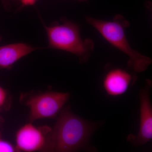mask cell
<instances>
[{"label":"cell","mask_w":152,"mask_h":152,"mask_svg":"<svg viewBox=\"0 0 152 152\" xmlns=\"http://www.w3.org/2000/svg\"><path fill=\"white\" fill-rule=\"evenodd\" d=\"M57 117L56 123L51 132L50 151L93 150L90 141L100 123L84 119L73 113L69 107L62 109Z\"/></svg>","instance_id":"obj_1"},{"label":"cell","mask_w":152,"mask_h":152,"mask_svg":"<svg viewBox=\"0 0 152 152\" xmlns=\"http://www.w3.org/2000/svg\"><path fill=\"white\" fill-rule=\"evenodd\" d=\"M86 19L106 40L128 56V66L133 70L137 72H142L151 64V58L131 48L125 33V28L129 26V23L121 15H117L113 20L110 21L90 17H87Z\"/></svg>","instance_id":"obj_2"},{"label":"cell","mask_w":152,"mask_h":152,"mask_svg":"<svg viewBox=\"0 0 152 152\" xmlns=\"http://www.w3.org/2000/svg\"><path fill=\"white\" fill-rule=\"evenodd\" d=\"M49 42V47L69 52L78 57L81 63L86 62L94 48L91 39L83 40L78 26L68 21L50 26H45Z\"/></svg>","instance_id":"obj_3"},{"label":"cell","mask_w":152,"mask_h":152,"mask_svg":"<svg viewBox=\"0 0 152 152\" xmlns=\"http://www.w3.org/2000/svg\"><path fill=\"white\" fill-rule=\"evenodd\" d=\"M69 97V93L53 91L31 97L26 102L30 109V121L58 116Z\"/></svg>","instance_id":"obj_4"},{"label":"cell","mask_w":152,"mask_h":152,"mask_svg":"<svg viewBox=\"0 0 152 152\" xmlns=\"http://www.w3.org/2000/svg\"><path fill=\"white\" fill-rule=\"evenodd\" d=\"M51 131L49 127H37L31 123L23 125L16 133L17 151H49Z\"/></svg>","instance_id":"obj_5"},{"label":"cell","mask_w":152,"mask_h":152,"mask_svg":"<svg viewBox=\"0 0 152 152\" xmlns=\"http://www.w3.org/2000/svg\"><path fill=\"white\" fill-rule=\"evenodd\" d=\"M152 81L147 80L139 93L140 100V125L137 135L130 134L127 140L135 146L147 143L152 138V106L150 95Z\"/></svg>","instance_id":"obj_6"},{"label":"cell","mask_w":152,"mask_h":152,"mask_svg":"<svg viewBox=\"0 0 152 152\" xmlns=\"http://www.w3.org/2000/svg\"><path fill=\"white\" fill-rule=\"evenodd\" d=\"M136 80L126 71L116 68L106 74L103 80V86L109 96H118L125 94Z\"/></svg>","instance_id":"obj_7"},{"label":"cell","mask_w":152,"mask_h":152,"mask_svg":"<svg viewBox=\"0 0 152 152\" xmlns=\"http://www.w3.org/2000/svg\"><path fill=\"white\" fill-rule=\"evenodd\" d=\"M37 49L23 43L0 46V68H11L17 61Z\"/></svg>","instance_id":"obj_8"},{"label":"cell","mask_w":152,"mask_h":152,"mask_svg":"<svg viewBox=\"0 0 152 152\" xmlns=\"http://www.w3.org/2000/svg\"><path fill=\"white\" fill-rule=\"evenodd\" d=\"M17 152L15 147L7 141L3 140L0 133V152Z\"/></svg>","instance_id":"obj_9"},{"label":"cell","mask_w":152,"mask_h":152,"mask_svg":"<svg viewBox=\"0 0 152 152\" xmlns=\"http://www.w3.org/2000/svg\"><path fill=\"white\" fill-rule=\"evenodd\" d=\"M7 99V93L5 90L0 86V108L4 106Z\"/></svg>","instance_id":"obj_10"},{"label":"cell","mask_w":152,"mask_h":152,"mask_svg":"<svg viewBox=\"0 0 152 152\" xmlns=\"http://www.w3.org/2000/svg\"><path fill=\"white\" fill-rule=\"evenodd\" d=\"M24 6H31L34 4L37 0H19Z\"/></svg>","instance_id":"obj_11"},{"label":"cell","mask_w":152,"mask_h":152,"mask_svg":"<svg viewBox=\"0 0 152 152\" xmlns=\"http://www.w3.org/2000/svg\"><path fill=\"white\" fill-rule=\"evenodd\" d=\"M80 1H86V0H79Z\"/></svg>","instance_id":"obj_12"}]
</instances>
